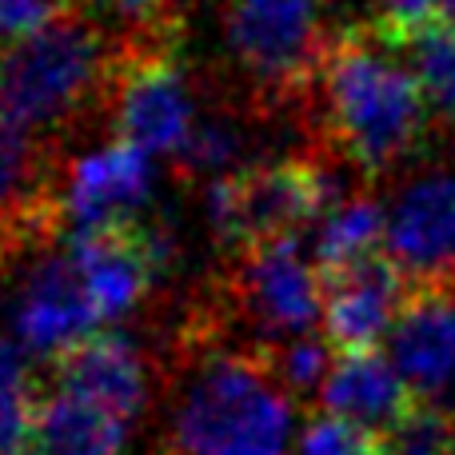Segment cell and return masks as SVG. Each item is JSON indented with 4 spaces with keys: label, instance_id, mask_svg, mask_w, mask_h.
<instances>
[{
    "label": "cell",
    "instance_id": "cell-1",
    "mask_svg": "<svg viewBox=\"0 0 455 455\" xmlns=\"http://www.w3.org/2000/svg\"><path fill=\"white\" fill-rule=\"evenodd\" d=\"M323 96L336 148L379 176L408 160L427 132V100L408 64L376 28H347L323 52Z\"/></svg>",
    "mask_w": 455,
    "mask_h": 455
},
{
    "label": "cell",
    "instance_id": "cell-2",
    "mask_svg": "<svg viewBox=\"0 0 455 455\" xmlns=\"http://www.w3.org/2000/svg\"><path fill=\"white\" fill-rule=\"evenodd\" d=\"M196 360L164 455H288L291 403L272 347H184Z\"/></svg>",
    "mask_w": 455,
    "mask_h": 455
},
{
    "label": "cell",
    "instance_id": "cell-3",
    "mask_svg": "<svg viewBox=\"0 0 455 455\" xmlns=\"http://www.w3.org/2000/svg\"><path fill=\"white\" fill-rule=\"evenodd\" d=\"M104 72L100 36L76 12L0 48V120L20 132L60 124L88 100Z\"/></svg>",
    "mask_w": 455,
    "mask_h": 455
},
{
    "label": "cell",
    "instance_id": "cell-4",
    "mask_svg": "<svg viewBox=\"0 0 455 455\" xmlns=\"http://www.w3.org/2000/svg\"><path fill=\"white\" fill-rule=\"evenodd\" d=\"M336 200V180L320 160H272L220 176L208 192V216L228 248L243 251L272 240H296L304 224Z\"/></svg>",
    "mask_w": 455,
    "mask_h": 455
},
{
    "label": "cell",
    "instance_id": "cell-5",
    "mask_svg": "<svg viewBox=\"0 0 455 455\" xmlns=\"http://www.w3.org/2000/svg\"><path fill=\"white\" fill-rule=\"evenodd\" d=\"M220 307L232 323L248 328L256 347L304 339L323 315L320 272H312V264L299 256L296 240L256 243L228 267Z\"/></svg>",
    "mask_w": 455,
    "mask_h": 455
},
{
    "label": "cell",
    "instance_id": "cell-6",
    "mask_svg": "<svg viewBox=\"0 0 455 455\" xmlns=\"http://www.w3.org/2000/svg\"><path fill=\"white\" fill-rule=\"evenodd\" d=\"M112 124L116 140L140 152H180L192 124V96L184 72L164 48H140L112 68Z\"/></svg>",
    "mask_w": 455,
    "mask_h": 455
},
{
    "label": "cell",
    "instance_id": "cell-7",
    "mask_svg": "<svg viewBox=\"0 0 455 455\" xmlns=\"http://www.w3.org/2000/svg\"><path fill=\"white\" fill-rule=\"evenodd\" d=\"M323 0H232L228 44L235 60L272 88H296L312 64H323L320 40Z\"/></svg>",
    "mask_w": 455,
    "mask_h": 455
},
{
    "label": "cell",
    "instance_id": "cell-8",
    "mask_svg": "<svg viewBox=\"0 0 455 455\" xmlns=\"http://www.w3.org/2000/svg\"><path fill=\"white\" fill-rule=\"evenodd\" d=\"M68 259L84 283L100 320H120L148 296L152 280L168 259V243L160 232L140 220H116L104 228L76 232L68 243Z\"/></svg>",
    "mask_w": 455,
    "mask_h": 455
},
{
    "label": "cell",
    "instance_id": "cell-9",
    "mask_svg": "<svg viewBox=\"0 0 455 455\" xmlns=\"http://www.w3.org/2000/svg\"><path fill=\"white\" fill-rule=\"evenodd\" d=\"M320 288L328 344L336 352H363L392 336L408 296V275L395 267L387 251H376L336 272H320Z\"/></svg>",
    "mask_w": 455,
    "mask_h": 455
},
{
    "label": "cell",
    "instance_id": "cell-10",
    "mask_svg": "<svg viewBox=\"0 0 455 455\" xmlns=\"http://www.w3.org/2000/svg\"><path fill=\"white\" fill-rule=\"evenodd\" d=\"M387 256L408 283L455 280V176L427 172L403 188L387 216Z\"/></svg>",
    "mask_w": 455,
    "mask_h": 455
},
{
    "label": "cell",
    "instance_id": "cell-11",
    "mask_svg": "<svg viewBox=\"0 0 455 455\" xmlns=\"http://www.w3.org/2000/svg\"><path fill=\"white\" fill-rule=\"evenodd\" d=\"M387 347L416 395L443 392L455 379V280L408 283Z\"/></svg>",
    "mask_w": 455,
    "mask_h": 455
},
{
    "label": "cell",
    "instance_id": "cell-12",
    "mask_svg": "<svg viewBox=\"0 0 455 455\" xmlns=\"http://www.w3.org/2000/svg\"><path fill=\"white\" fill-rule=\"evenodd\" d=\"M48 384L132 424L148 395V371H144L140 352L124 336L96 331V336L72 344L68 352L52 355Z\"/></svg>",
    "mask_w": 455,
    "mask_h": 455
},
{
    "label": "cell",
    "instance_id": "cell-13",
    "mask_svg": "<svg viewBox=\"0 0 455 455\" xmlns=\"http://www.w3.org/2000/svg\"><path fill=\"white\" fill-rule=\"evenodd\" d=\"M152 164L148 152L136 144L112 140L108 148L88 152L76 160L60 188V212L64 220L76 224V232L104 228L116 220H132V208L148 196Z\"/></svg>",
    "mask_w": 455,
    "mask_h": 455
},
{
    "label": "cell",
    "instance_id": "cell-14",
    "mask_svg": "<svg viewBox=\"0 0 455 455\" xmlns=\"http://www.w3.org/2000/svg\"><path fill=\"white\" fill-rule=\"evenodd\" d=\"M96 323H104L96 315L92 299H88L84 283H80L76 267L68 256L48 259L32 272L28 288L20 299V315L16 328L20 339L40 355H60L72 344L96 336Z\"/></svg>",
    "mask_w": 455,
    "mask_h": 455
},
{
    "label": "cell",
    "instance_id": "cell-15",
    "mask_svg": "<svg viewBox=\"0 0 455 455\" xmlns=\"http://www.w3.org/2000/svg\"><path fill=\"white\" fill-rule=\"evenodd\" d=\"M320 400H323V416H336L344 424L379 435L416 400V392L395 371L392 355H384L379 347H363V352L336 355Z\"/></svg>",
    "mask_w": 455,
    "mask_h": 455
},
{
    "label": "cell",
    "instance_id": "cell-16",
    "mask_svg": "<svg viewBox=\"0 0 455 455\" xmlns=\"http://www.w3.org/2000/svg\"><path fill=\"white\" fill-rule=\"evenodd\" d=\"M128 419L96 408L52 384L32 387L28 440L40 455H120L128 440Z\"/></svg>",
    "mask_w": 455,
    "mask_h": 455
},
{
    "label": "cell",
    "instance_id": "cell-17",
    "mask_svg": "<svg viewBox=\"0 0 455 455\" xmlns=\"http://www.w3.org/2000/svg\"><path fill=\"white\" fill-rule=\"evenodd\" d=\"M379 36L395 48V56L416 76L419 92L427 100V112L455 128V24L427 20L411 32H400V36H387V32H379Z\"/></svg>",
    "mask_w": 455,
    "mask_h": 455
},
{
    "label": "cell",
    "instance_id": "cell-18",
    "mask_svg": "<svg viewBox=\"0 0 455 455\" xmlns=\"http://www.w3.org/2000/svg\"><path fill=\"white\" fill-rule=\"evenodd\" d=\"M376 251H387V212L379 200L352 196L323 216L315 235V272H336Z\"/></svg>",
    "mask_w": 455,
    "mask_h": 455
},
{
    "label": "cell",
    "instance_id": "cell-19",
    "mask_svg": "<svg viewBox=\"0 0 455 455\" xmlns=\"http://www.w3.org/2000/svg\"><path fill=\"white\" fill-rule=\"evenodd\" d=\"M376 440L384 455H455V419L432 395H416Z\"/></svg>",
    "mask_w": 455,
    "mask_h": 455
},
{
    "label": "cell",
    "instance_id": "cell-20",
    "mask_svg": "<svg viewBox=\"0 0 455 455\" xmlns=\"http://www.w3.org/2000/svg\"><path fill=\"white\" fill-rule=\"evenodd\" d=\"M328 347H331V344H320V339H312V336L272 347L275 376H280V384L288 387V395L323 392V384H328V371H331Z\"/></svg>",
    "mask_w": 455,
    "mask_h": 455
},
{
    "label": "cell",
    "instance_id": "cell-21",
    "mask_svg": "<svg viewBox=\"0 0 455 455\" xmlns=\"http://www.w3.org/2000/svg\"><path fill=\"white\" fill-rule=\"evenodd\" d=\"M296 455H384V448L363 427H352L336 416H320L299 435Z\"/></svg>",
    "mask_w": 455,
    "mask_h": 455
},
{
    "label": "cell",
    "instance_id": "cell-22",
    "mask_svg": "<svg viewBox=\"0 0 455 455\" xmlns=\"http://www.w3.org/2000/svg\"><path fill=\"white\" fill-rule=\"evenodd\" d=\"M68 12V0H0V48L36 36Z\"/></svg>",
    "mask_w": 455,
    "mask_h": 455
},
{
    "label": "cell",
    "instance_id": "cell-23",
    "mask_svg": "<svg viewBox=\"0 0 455 455\" xmlns=\"http://www.w3.org/2000/svg\"><path fill=\"white\" fill-rule=\"evenodd\" d=\"M232 152H235V136L224 124H208L196 128L176 156H180V164H188V172H216L220 164L232 160Z\"/></svg>",
    "mask_w": 455,
    "mask_h": 455
},
{
    "label": "cell",
    "instance_id": "cell-24",
    "mask_svg": "<svg viewBox=\"0 0 455 455\" xmlns=\"http://www.w3.org/2000/svg\"><path fill=\"white\" fill-rule=\"evenodd\" d=\"M28 403H32V384L24 376V363L16 355V347L0 339V424L28 419Z\"/></svg>",
    "mask_w": 455,
    "mask_h": 455
},
{
    "label": "cell",
    "instance_id": "cell-25",
    "mask_svg": "<svg viewBox=\"0 0 455 455\" xmlns=\"http://www.w3.org/2000/svg\"><path fill=\"white\" fill-rule=\"evenodd\" d=\"M376 28L387 32V36H400V32H411L427 20H440L435 12V0H376Z\"/></svg>",
    "mask_w": 455,
    "mask_h": 455
},
{
    "label": "cell",
    "instance_id": "cell-26",
    "mask_svg": "<svg viewBox=\"0 0 455 455\" xmlns=\"http://www.w3.org/2000/svg\"><path fill=\"white\" fill-rule=\"evenodd\" d=\"M100 4L108 8V12L124 16V20H152L168 0H100Z\"/></svg>",
    "mask_w": 455,
    "mask_h": 455
},
{
    "label": "cell",
    "instance_id": "cell-27",
    "mask_svg": "<svg viewBox=\"0 0 455 455\" xmlns=\"http://www.w3.org/2000/svg\"><path fill=\"white\" fill-rule=\"evenodd\" d=\"M435 12H440V20L455 24V0H435Z\"/></svg>",
    "mask_w": 455,
    "mask_h": 455
}]
</instances>
